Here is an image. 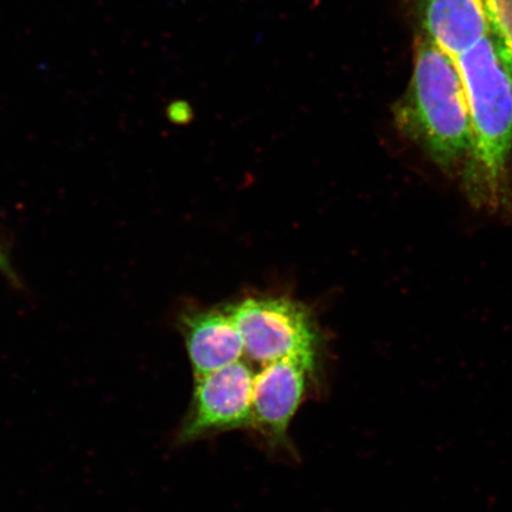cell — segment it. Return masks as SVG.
<instances>
[{
  "label": "cell",
  "mask_w": 512,
  "mask_h": 512,
  "mask_svg": "<svg viewBox=\"0 0 512 512\" xmlns=\"http://www.w3.org/2000/svg\"><path fill=\"white\" fill-rule=\"evenodd\" d=\"M469 106L472 147L463 184L473 206L497 209L508 201L512 150V80L491 37L452 60Z\"/></svg>",
  "instance_id": "6da1fadb"
},
{
  "label": "cell",
  "mask_w": 512,
  "mask_h": 512,
  "mask_svg": "<svg viewBox=\"0 0 512 512\" xmlns=\"http://www.w3.org/2000/svg\"><path fill=\"white\" fill-rule=\"evenodd\" d=\"M399 131L441 170L465 165L472 147L469 106L456 64L424 32L416 40L407 91L396 102Z\"/></svg>",
  "instance_id": "7a4b0ae2"
},
{
  "label": "cell",
  "mask_w": 512,
  "mask_h": 512,
  "mask_svg": "<svg viewBox=\"0 0 512 512\" xmlns=\"http://www.w3.org/2000/svg\"><path fill=\"white\" fill-rule=\"evenodd\" d=\"M224 310L238 326L252 361L266 366L297 358L316 368V331L303 305L286 298H248Z\"/></svg>",
  "instance_id": "3957f363"
},
{
  "label": "cell",
  "mask_w": 512,
  "mask_h": 512,
  "mask_svg": "<svg viewBox=\"0 0 512 512\" xmlns=\"http://www.w3.org/2000/svg\"><path fill=\"white\" fill-rule=\"evenodd\" d=\"M254 376L251 367L239 361L195 377L190 406L176 435L177 444L253 430Z\"/></svg>",
  "instance_id": "277c9868"
},
{
  "label": "cell",
  "mask_w": 512,
  "mask_h": 512,
  "mask_svg": "<svg viewBox=\"0 0 512 512\" xmlns=\"http://www.w3.org/2000/svg\"><path fill=\"white\" fill-rule=\"evenodd\" d=\"M315 367L297 358L266 364L254 376L253 430L273 450H288L290 427L303 405Z\"/></svg>",
  "instance_id": "5b68a950"
},
{
  "label": "cell",
  "mask_w": 512,
  "mask_h": 512,
  "mask_svg": "<svg viewBox=\"0 0 512 512\" xmlns=\"http://www.w3.org/2000/svg\"><path fill=\"white\" fill-rule=\"evenodd\" d=\"M420 31L457 59L490 36L482 0H414Z\"/></svg>",
  "instance_id": "8992f818"
},
{
  "label": "cell",
  "mask_w": 512,
  "mask_h": 512,
  "mask_svg": "<svg viewBox=\"0 0 512 512\" xmlns=\"http://www.w3.org/2000/svg\"><path fill=\"white\" fill-rule=\"evenodd\" d=\"M182 330L195 377L239 362L245 354L241 332L226 310L190 312L182 318Z\"/></svg>",
  "instance_id": "52a82bcc"
},
{
  "label": "cell",
  "mask_w": 512,
  "mask_h": 512,
  "mask_svg": "<svg viewBox=\"0 0 512 512\" xmlns=\"http://www.w3.org/2000/svg\"><path fill=\"white\" fill-rule=\"evenodd\" d=\"M490 37L512 80V0H482Z\"/></svg>",
  "instance_id": "ba28073f"
},
{
  "label": "cell",
  "mask_w": 512,
  "mask_h": 512,
  "mask_svg": "<svg viewBox=\"0 0 512 512\" xmlns=\"http://www.w3.org/2000/svg\"><path fill=\"white\" fill-rule=\"evenodd\" d=\"M0 273H2L10 283L15 286H21V280H19L14 265H12L8 248H6L2 242H0Z\"/></svg>",
  "instance_id": "9c48e42d"
}]
</instances>
